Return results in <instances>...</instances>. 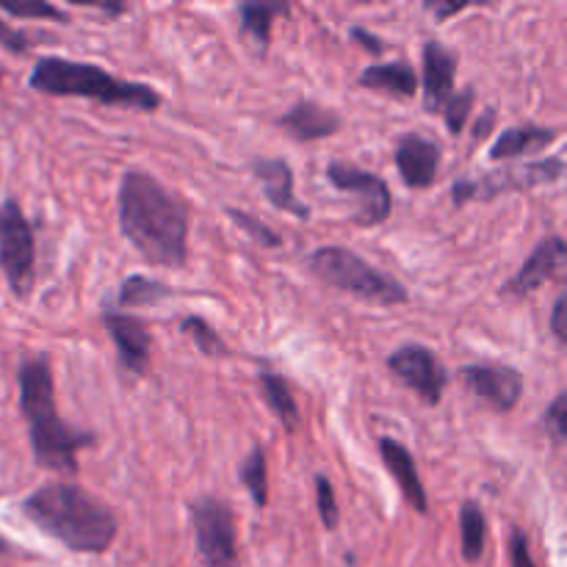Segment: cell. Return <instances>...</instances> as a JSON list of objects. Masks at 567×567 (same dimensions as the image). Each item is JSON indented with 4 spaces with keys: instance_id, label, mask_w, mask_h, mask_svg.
I'll list each match as a JSON object with an SVG mask.
<instances>
[{
    "instance_id": "6da1fadb",
    "label": "cell",
    "mask_w": 567,
    "mask_h": 567,
    "mask_svg": "<svg viewBox=\"0 0 567 567\" xmlns=\"http://www.w3.org/2000/svg\"><path fill=\"white\" fill-rule=\"evenodd\" d=\"M120 230L147 264L183 269L188 260V205L150 172L127 169L116 194Z\"/></svg>"
},
{
    "instance_id": "7a4b0ae2",
    "label": "cell",
    "mask_w": 567,
    "mask_h": 567,
    "mask_svg": "<svg viewBox=\"0 0 567 567\" xmlns=\"http://www.w3.org/2000/svg\"><path fill=\"white\" fill-rule=\"evenodd\" d=\"M20 413L28 421L33 463L44 471L78 474V452L92 449L97 437L92 432L75 430L55 410V385L50 360L44 354L22 360L20 365Z\"/></svg>"
},
{
    "instance_id": "3957f363",
    "label": "cell",
    "mask_w": 567,
    "mask_h": 567,
    "mask_svg": "<svg viewBox=\"0 0 567 567\" xmlns=\"http://www.w3.org/2000/svg\"><path fill=\"white\" fill-rule=\"evenodd\" d=\"M22 515L37 529L75 554H105L116 540V515L78 485L50 482L22 502Z\"/></svg>"
},
{
    "instance_id": "277c9868",
    "label": "cell",
    "mask_w": 567,
    "mask_h": 567,
    "mask_svg": "<svg viewBox=\"0 0 567 567\" xmlns=\"http://www.w3.org/2000/svg\"><path fill=\"white\" fill-rule=\"evenodd\" d=\"M28 86L39 94L50 97H83L100 105H116V109L155 111L164 100L147 83L122 81L111 75L103 66L89 64V61L59 59L48 55L33 64L28 75Z\"/></svg>"
},
{
    "instance_id": "5b68a950",
    "label": "cell",
    "mask_w": 567,
    "mask_h": 567,
    "mask_svg": "<svg viewBox=\"0 0 567 567\" xmlns=\"http://www.w3.org/2000/svg\"><path fill=\"white\" fill-rule=\"evenodd\" d=\"M310 271L327 286L338 288L343 293L363 299L380 308H396V305L410 302V291L385 271L374 269L369 260L360 258L358 252L347 247H321L310 255Z\"/></svg>"
},
{
    "instance_id": "8992f818",
    "label": "cell",
    "mask_w": 567,
    "mask_h": 567,
    "mask_svg": "<svg viewBox=\"0 0 567 567\" xmlns=\"http://www.w3.org/2000/svg\"><path fill=\"white\" fill-rule=\"evenodd\" d=\"M565 172V161L559 155L540 161H526V164L504 166V169L485 172L480 177H460L452 186V203L454 208H463L468 203H491V199L502 197V194H518L532 192L537 186H548L557 183Z\"/></svg>"
},
{
    "instance_id": "52a82bcc",
    "label": "cell",
    "mask_w": 567,
    "mask_h": 567,
    "mask_svg": "<svg viewBox=\"0 0 567 567\" xmlns=\"http://www.w3.org/2000/svg\"><path fill=\"white\" fill-rule=\"evenodd\" d=\"M37 266V241L31 221L22 214L17 199L0 205V271L17 299H25L33 288Z\"/></svg>"
},
{
    "instance_id": "ba28073f",
    "label": "cell",
    "mask_w": 567,
    "mask_h": 567,
    "mask_svg": "<svg viewBox=\"0 0 567 567\" xmlns=\"http://www.w3.org/2000/svg\"><path fill=\"white\" fill-rule=\"evenodd\" d=\"M188 518H192L197 554L205 567H241L238 565L236 520H233V509L221 498H194L188 504Z\"/></svg>"
},
{
    "instance_id": "9c48e42d",
    "label": "cell",
    "mask_w": 567,
    "mask_h": 567,
    "mask_svg": "<svg viewBox=\"0 0 567 567\" xmlns=\"http://www.w3.org/2000/svg\"><path fill=\"white\" fill-rule=\"evenodd\" d=\"M327 181L338 192L358 197V210L352 214L354 225L377 227L388 221L393 210V194L380 175L347 164V161H332V164H327Z\"/></svg>"
},
{
    "instance_id": "30bf717a",
    "label": "cell",
    "mask_w": 567,
    "mask_h": 567,
    "mask_svg": "<svg viewBox=\"0 0 567 567\" xmlns=\"http://www.w3.org/2000/svg\"><path fill=\"white\" fill-rule=\"evenodd\" d=\"M385 365L404 388L419 393L421 402L430 408L441 404L443 391L449 385V371L432 349L421 347V343H404L396 352L388 354Z\"/></svg>"
},
{
    "instance_id": "8fae6325",
    "label": "cell",
    "mask_w": 567,
    "mask_h": 567,
    "mask_svg": "<svg viewBox=\"0 0 567 567\" xmlns=\"http://www.w3.org/2000/svg\"><path fill=\"white\" fill-rule=\"evenodd\" d=\"M460 380L476 402L496 413H509L524 396V374L504 363H471L460 369Z\"/></svg>"
},
{
    "instance_id": "7c38bea8",
    "label": "cell",
    "mask_w": 567,
    "mask_h": 567,
    "mask_svg": "<svg viewBox=\"0 0 567 567\" xmlns=\"http://www.w3.org/2000/svg\"><path fill=\"white\" fill-rule=\"evenodd\" d=\"M567 260V244L563 236H548L543 238L540 244L535 247V252L524 260L518 271L507 280V286L502 288L504 297H515L524 299L532 297V293L540 291L546 282L557 280L565 269Z\"/></svg>"
},
{
    "instance_id": "4fadbf2b",
    "label": "cell",
    "mask_w": 567,
    "mask_h": 567,
    "mask_svg": "<svg viewBox=\"0 0 567 567\" xmlns=\"http://www.w3.org/2000/svg\"><path fill=\"white\" fill-rule=\"evenodd\" d=\"M103 324L109 330L111 341H114L122 369L142 377L150 369V349H153L150 327L136 316H127L114 308L103 310Z\"/></svg>"
},
{
    "instance_id": "5bb4252c",
    "label": "cell",
    "mask_w": 567,
    "mask_h": 567,
    "mask_svg": "<svg viewBox=\"0 0 567 567\" xmlns=\"http://www.w3.org/2000/svg\"><path fill=\"white\" fill-rule=\"evenodd\" d=\"M441 144L415 131L404 133L393 150V161H396V169L408 188H430L441 172Z\"/></svg>"
},
{
    "instance_id": "9a60e30c",
    "label": "cell",
    "mask_w": 567,
    "mask_h": 567,
    "mask_svg": "<svg viewBox=\"0 0 567 567\" xmlns=\"http://www.w3.org/2000/svg\"><path fill=\"white\" fill-rule=\"evenodd\" d=\"M457 75V53L443 42L432 39L424 44V111L426 114H441L449 103Z\"/></svg>"
},
{
    "instance_id": "2e32d148",
    "label": "cell",
    "mask_w": 567,
    "mask_h": 567,
    "mask_svg": "<svg viewBox=\"0 0 567 567\" xmlns=\"http://www.w3.org/2000/svg\"><path fill=\"white\" fill-rule=\"evenodd\" d=\"M380 457L382 463H385L388 474L396 480L404 502H408L419 515L430 513V496H426L424 482H421L419 468H415V460L413 454L408 452V446L393 441V437H380Z\"/></svg>"
},
{
    "instance_id": "e0dca14e",
    "label": "cell",
    "mask_w": 567,
    "mask_h": 567,
    "mask_svg": "<svg viewBox=\"0 0 567 567\" xmlns=\"http://www.w3.org/2000/svg\"><path fill=\"white\" fill-rule=\"evenodd\" d=\"M249 169H252V175L258 177L266 199H269L275 208L286 210V214H293L297 219H310V208L305 203H299L297 194H293V172L291 166H288V161L255 158Z\"/></svg>"
},
{
    "instance_id": "ac0fdd59",
    "label": "cell",
    "mask_w": 567,
    "mask_h": 567,
    "mask_svg": "<svg viewBox=\"0 0 567 567\" xmlns=\"http://www.w3.org/2000/svg\"><path fill=\"white\" fill-rule=\"evenodd\" d=\"M277 125L291 133L293 142H319V138L341 131L343 120L327 105L313 103V100H299L277 120Z\"/></svg>"
},
{
    "instance_id": "d6986e66",
    "label": "cell",
    "mask_w": 567,
    "mask_h": 567,
    "mask_svg": "<svg viewBox=\"0 0 567 567\" xmlns=\"http://www.w3.org/2000/svg\"><path fill=\"white\" fill-rule=\"evenodd\" d=\"M559 138L557 127H543V125H520L507 127L498 133V138L491 147V161H513L520 155H535L551 147Z\"/></svg>"
},
{
    "instance_id": "ffe728a7",
    "label": "cell",
    "mask_w": 567,
    "mask_h": 567,
    "mask_svg": "<svg viewBox=\"0 0 567 567\" xmlns=\"http://www.w3.org/2000/svg\"><path fill=\"white\" fill-rule=\"evenodd\" d=\"M358 83L371 92L391 94V97H413L419 92V75L408 61H391V64H374L360 72Z\"/></svg>"
},
{
    "instance_id": "44dd1931",
    "label": "cell",
    "mask_w": 567,
    "mask_h": 567,
    "mask_svg": "<svg viewBox=\"0 0 567 567\" xmlns=\"http://www.w3.org/2000/svg\"><path fill=\"white\" fill-rule=\"evenodd\" d=\"M291 6L286 0H247L238 6V22H241L244 37H252L260 44V50L269 48L271 25L277 17H286Z\"/></svg>"
},
{
    "instance_id": "7402d4cb",
    "label": "cell",
    "mask_w": 567,
    "mask_h": 567,
    "mask_svg": "<svg viewBox=\"0 0 567 567\" xmlns=\"http://www.w3.org/2000/svg\"><path fill=\"white\" fill-rule=\"evenodd\" d=\"M260 393H264L266 408H269L271 415L280 421L282 430H286L288 435H293V432L299 430V424H302V415H299L297 399H293L291 385H288L286 377L264 371V374H260Z\"/></svg>"
},
{
    "instance_id": "603a6c76",
    "label": "cell",
    "mask_w": 567,
    "mask_h": 567,
    "mask_svg": "<svg viewBox=\"0 0 567 567\" xmlns=\"http://www.w3.org/2000/svg\"><path fill=\"white\" fill-rule=\"evenodd\" d=\"M460 540H463V559L476 565L485 557L487 518L476 502H465L460 509Z\"/></svg>"
},
{
    "instance_id": "cb8c5ba5",
    "label": "cell",
    "mask_w": 567,
    "mask_h": 567,
    "mask_svg": "<svg viewBox=\"0 0 567 567\" xmlns=\"http://www.w3.org/2000/svg\"><path fill=\"white\" fill-rule=\"evenodd\" d=\"M172 297V288L166 282L153 280L147 275H131L125 282L120 286V308L131 310V308H150V305H158L164 299Z\"/></svg>"
},
{
    "instance_id": "d4e9b609",
    "label": "cell",
    "mask_w": 567,
    "mask_h": 567,
    "mask_svg": "<svg viewBox=\"0 0 567 567\" xmlns=\"http://www.w3.org/2000/svg\"><path fill=\"white\" fill-rule=\"evenodd\" d=\"M238 482L247 487L249 498L258 509L269 504V468H266V452L264 446H252L244 457L241 468H238Z\"/></svg>"
},
{
    "instance_id": "484cf974",
    "label": "cell",
    "mask_w": 567,
    "mask_h": 567,
    "mask_svg": "<svg viewBox=\"0 0 567 567\" xmlns=\"http://www.w3.org/2000/svg\"><path fill=\"white\" fill-rule=\"evenodd\" d=\"M181 330L186 332L194 341V347L205 354V358H230V347L219 338V332L203 319V316H186L181 324Z\"/></svg>"
},
{
    "instance_id": "4316f807",
    "label": "cell",
    "mask_w": 567,
    "mask_h": 567,
    "mask_svg": "<svg viewBox=\"0 0 567 567\" xmlns=\"http://www.w3.org/2000/svg\"><path fill=\"white\" fill-rule=\"evenodd\" d=\"M0 11L9 17H20V20H59L70 22V14L59 9V6L48 3V0H0Z\"/></svg>"
},
{
    "instance_id": "83f0119b",
    "label": "cell",
    "mask_w": 567,
    "mask_h": 567,
    "mask_svg": "<svg viewBox=\"0 0 567 567\" xmlns=\"http://www.w3.org/2000/svg\"><path fill=\"white\" fill-rule=\"evenodd\" d=\"M227 216H230V219L236 221V225L241 227V230L247 233V236L252 238L255 244H260V247H266V249L282 247V236H280V233L271 230L269 225H264V221H260V219H255V216L247 214V210L227 208Z\"/></svg>"
},
{
    "instance_id": "f1b7e54d",
    "label": "cell",
    "mask_w": 567,
    "mask_h": 567,
    "mask_svg": "<svg viewBox=\"0 0 567 567\" xmlns=\"http://www.w3.org/2000/svg\"><path fill=\"white\" fill-rule=\"evenodd\" d=\"M474 100H476V92L474 89H465V92L460 94H452L449 97V103L443 105V120H446V127L452 136H460V133L465 131V122H468L471 111H474Z\"/></svg>"
},
{
    "instance_id": "f546056e",
    "label": "cell",
    "mask_w": 567,
    "mask_h": 567,
    "mask_svg": "<svg viewBox=\"0 0 567 567\" xmlns=\"http://www.w3.org/2000/svg\"><path fill=\"white\" fill-rule=\"evenodd\" d=\"M316 504H319V518L324 529H338L341 524V509H338L336 487L324 474H316Z\"/></svg>"
},
{
    "instance_id": "4dcf8cb0",
    "label": "cell",
    "mask_w": 567,
    "mask_h": 567,
    "mask_svg": "<svg viewBox=\"0 0 567 567\" xmlns=\"http://www.w3.org/2000/svg\"><path fill=\"white\" fill-rule=\"evenodd\" d=\"M540 426L546 435H551V441L557 443V446H563L567 437V393H559V396L548 404L546 413H543Z\"/></svg>"
},
{
    "instance_id": "1f68e13d",
    "label": "cell",
    "mask_w": 567,
    "mask_h": 567,
    "mask_svg": "<svg viewBox=\"0 0 567 567\" xmlns=\"http://www.w3.org/2000/svg\"><path fill=\"white\" fill-rule=\"evenodd\" d=\"M509 565L513 567H537L535 559H532L529 537H526L524 529H513V535H509Z\"/></svg>"
},
{
    "instance_id": "d6a6232c",
    "label": "cell",
    "mask_w": 567,
    "mask_h": 567,
    "mask_svg": "<svg viewBox=\"0 0 567 567\" xmlns=\"http://www.w3.org/2000/svg\"><path fill=\"white\" fill-rule=\"evenodd\" d=\"M565 316H567V297L565 293H559L557 302H554V310H551V332H554V338H557L559 347H565V341H567Z\"/></svg>"
},
{
    "instance_id": "836d02e7",
    "label": "cell",
    "mask_w": 567,
    "mask_h": 567,
    "mask_svg": "<svg viewBox=\"0 0 567 567\" xmlns=\"http://www.w3.org/2000/svg\"><path fill=\"white\" fill-rule=\"evenodd\" d=\"M0 44H3L6 50H11V53H25L31 42H28L25 33L14 31V28H9L3 20H0Z\"/></svg>"
},
{
    "instance_id": "e575fe53",
    "label": "cell",
    "mask_w": 567,
    "mask_h": 567,
    "mask_svg": "<svg viewBox=\"0 0 567 567\" xmlns=\"http://www.w3.org/2000/svg\"><path fill=\"white\" fill-rule=\"evenodd\" d=\"M349 37H352L354 42L363 44V48L369 50V53H374V55H380L382 50H385V42H382L380 37H374V33H369L365 28H360V25H354L352 31H349Z\"/></svg>"
},
{
    "instance_id": "d590c367",
    "label": "cell",
    "mask_w": 567,
    "mask_h": 567,
    "mask_svg": "<svg viewBox=\"0 0 567 567\" xmlns=\"http://www.w3.org/2000/svg\"><path fill=\"white\" fill-rule=\"evenodd\" d=\"M424 9L432 11V14L443 22L446 17H454V14H460V11L471 9V3H426Z\"/></svg>"
},
{
    "instance_id": "8d00e7d4",
    "label": "cell",
    "mask_w": 567,
    "mask_h": 567,
    "mask_svg": "<svg viewBox=\"0 0 567 567\" xmlns=\"http://www.w3.org/2000/svg\"><path fill=\"white\" fill-rule=\"evenodd\" d=\"M493 125H496V111H485L482 120L474 125V142H485L487 133L493 131Z\"/></svg>"
},
{
    "instance_id": "74e56055",
    "label": "cell",
    "mask_w": 567,
    "mask_h": 567,
    "mask_svg": "<svg viewBox=\"0 0 567 567\" xmlns=\"http://www.w3.org/2000/svg\"><path fill=\"white\" fill-rule=\"evenodd\" d=\"M83 6H89V9H97V11H103V14H109V17H116V14H125L127 11V6L125 3H83Z\"/></svg>"
},
{
    "instance_id": "f35d334b",
    "label": "cell",
    "mask_w": 567,
    "mask_h": 567,
    "mask_svg": "<svg viewBox=\"0 0 567 567\" xmlns=\"http://www.w3.org/2000/svg\"><path fill=\"white\" fill-rule=\"evenodd\" d=\"M9 551H11V546L3 540V537H0V554H9Z\"/></svg>"
},
{
    "instance_id": "ab89813d",
    "label": "cell",
    "mask_w": 567,
    "mask_h": 567,
    "mask_svg": "<svg viewBox=\"0 0 567 567\" xmlns=\"http://www.w3.org/2000/svg\"><path fill=\"white\" fill-rule=\"evenodd\" d=\"M0 81H3V66H0Z\"/></svg>"
}]
</instances>
